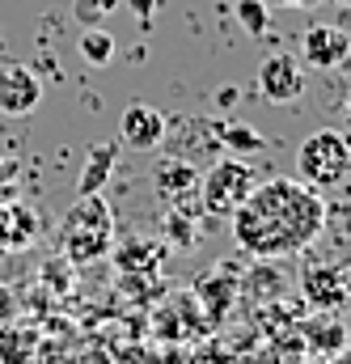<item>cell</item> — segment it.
Returning <instances> with one entry per match:
<instances>
[{
  "instance_id": "1",
  "label": "cell",
  "mask_w": 351,
  "mask_h": 364,
  "mask_svg": "<svg viewBox=\"0 0 351 364\" xmlns=\"http://www.w3.org/2000/svg\"><path fill=\"white\" fill-rule=\"evenodd\" d=\"M326 225V203L318 186L301 178H275L250 191L233 212V237L250 259H288L301 255Z\"/></svg>"
},
{
  "instance_id": "2",
  "label": "cell",
  "mask_w": 351,
  "mask_h": 364,
  "mask_svg": "<svg viewBox=\"0 0 351 364\" xmlns=\"http://www.w3.org/2000/svg\"><path fill=\"white\" fill-rule=\"evenodd\" d=\"M259 186L254 178V170L246 166V161H237V157H220V161H212V170L207 174H199V203H203V212H212V216H233L246 199H250V191Z\"/></svg>"
},
{
  "instance_id": "3",
  "label": "cell",
  "mask_w": 351,
  "mask_h": 364,
  "mask_svg": "<svg viewBox=\"0 0 351 364\" xmlns=\"http://www.w3.org/2000/svg\"><path fill=\"white\" fill-rule=\"evenodd\" d=\"M347 170H351V144L339 132H330V127L326 132H313L301 144V153H296V174H301V182H309L318 191L343 182Z\"/></svg>"
},
{
  "instance_id": "4",
  "label": "cell",
  "mask_w": 351,
  "mask_h": 364,
  "mask_svg": "<svg viewBox=\"0 0 351 364\" xmlns=\"http://www.w3.org/2000/svg\"><path fill=\"white\" fill-rule=\"evenodd\" d=\"M259 93L266 102L284 106V102H296L305 93V68L296 55H266L259 64Z\"/></svg>"
},
{
  "instance_id": "5",
  "label": "cell",
  "mask_w": 351,
  "mask_h": 364,
  "mask_svg": "<svg viewBox=\"0 0 351 364\" xmlns=\"http://www.w3.org/2000/svg\"><path fill=\"white\" fill-rule=\"evenodd\" d=\"M166 127H170V119H166L157 106H148V102H131V106L123 110V119H119V136H123V144L136 149V153L157 149V144L166 140Z\"/></svg>"
},
{
  "instance_id": "6",
  "label": "cell",
  "mask_w": 351,
  "mask_h": 364,
  "mask_svg": "<svg viewBox=\"0 0 351 364\" xmlns=\"http://www.w3.org/2000/svg\"><path fill=\"white\" fill-rule=\"evenodd\" d=\"M43 102V81L26 64H4L0 68V114L21 119Z\"/></svg>"
},
{
  "instance_id": "7",
  "label": "cell",
  "mask_w": 351,
  "mask_h": 364,
  "mask_svg": "<svg viewBox=\"0 0 351 364\" xmlns=\"http://www.w3.org/2000/svg\"><path fill=\"white\" fill-rule=\"evenodd\" d=\"M301 55L313 68H339L351 55V34L339 26H309L301 38Z\"/></svg>"
},
{
  "instance_id": "8",
  "label": "cell",
  "mask_w": 351,
  "mask_h": 364,
  "mask_svg": "<svg viewBox=\"0 0 351 364\" xmlns=\"http://www.w3.org/2000/svg\"><path fill=\"white\" fill-rule=\"evenodd\" d=\"M153 186H157V195H161L170 208H178L182 199H190V195L199 191V170H195V161L170 153V157H161V161L153 166Z\"/></svg>"
},
{
  "instance_id": "9",
  "label": "cell",
  "mask_w": 351,
  "mask_h": 364,
  "mask_svg": "<svg viewBox=\"0 0 351 364\" xmlns=\"http://www.w3.org/2000/svg\"><path fill=\"white\" fill-rule=\"evenodd\" d=\"M110 229H89V225H64V259L89 267V263H102L110 259Z\"/></svg>"
},
{
  "instance_id": "10",
  "label": "cell",
  "mask_w": 351,
  "mask_h": 364,
  "mask_svg": "<svg viewBox=\"0 0 351 364\" xmlns=\"http://www.w3.org/2000/svg\"><path fill=\"white\" fill-rule=\"evenodd\" d=\"M110 259H114V272L119 275H157L161 272V246L144 242V237H127L119 246H110Z\"/></svg>"
},
{
  "instance_id": "11",
  "label": "cell",
  "mask_w": 351,
  "mask_h": 364,
  "mask_svg": "<svg viewBox=\"0 0 351 364\" xmlns=\"http://www.w3.org/2000/svg\"><path fill=\"white\" fill-rule=\"evenodd\" d=\"M38 237V216L26 203H4L0 208V250H26Z\"/></svg>"
},
{
  "instance_id": "12",
  "label": "cell",
  "mask_w": 351,
  "mask_h": 364,
  "mask_svg": "<svg viewBox=\"0 0 351 364\" xmlns=\"http://www.w3.org/2000/svg\"><path fill=\"white\" fill-rule=\"evenodd\" d=\"M114 161H119L114 140H97L89 149V161H85V170H81V178H77V195H97L110 182V174H114Z\"/></svg>"
},
{
  "instance_id": "13",
  "label": "cell",
  "mask_w": 351,
  "mask_h": 364,
  "mask_svg": "<svg viewBox=\"0 0 351 364\" xmlns=\"http://www.w3.org/2000/svg\"><path fill=\"white\" fill-rule=\"evenodd\" d=\"M305 296L318 305V309H339L343 296H347V284L335 267H309L305 272Z\"/></svg>"
},
{
  "instance_id": "14",
  "label": "cell",
  "mask_w": 351,
  "mask_h": 364,
  "mask_svg": "<svg viewBox=\"0 0 351 364\" xmlns=\"http://www.w3.org/2000/svg\"><path fill=\"white\" fill-rule=\"evenodd\" d=\"M212 127H216L220 149H225V153H233V157H246V153L266 149L263 132H259V127H250V123H242V119H220V123H212Z\"/></svg>"
},
{
  "instance_id": "15",
  "label": "cell",
  "mask_w": 351,
  "mask_h": 364,
  "mask_svg": "<svg viewBox=\"0 0 351 364\" xmlns=\"http://www.w3.org/2000/svg\"><path fill=\"white\" fill-rule=\"evenodd\" d=\"M174 136H178L174 153H178V157H186V161H195V157H203V153H216V149H220L216 127H212V123H203V119H186V123H182V132H174Z\"/></svg>"
},
{
  "instance_id": "16",
  "label": "cell",
  "mask_w": 351,
  "mask_h": 364,
  "mask_svg": "<svg viewBox=\"0 0 351 364\" xmlns=\"http://www.w3.org/2000/svg\"><path fill=\"white\" fill-rule=\"evenodd\" d=\"M77 51H81V60H85V64H93V68H106V64L114 60V34H110L106 26H85V30H81Z\"/></svg>"
},
{
  "instance_id": "17",
  "label": "cell",
  "mask_w": 351,
  "mask_h": 364,
  "mask_svg": "<svg viewBox=\"0 0 351 364\" xmlns=\"http://www.w3.org/2000/svg\"><path fill=\"white\" fill-rule=\"evenodd\" d=\"M110 208H106V199H102V191L97 195H77V203L68 208V216H64V225H89V229H110Z\"/></svg>"
},
{
  "instance_id": "18",
  "label": "cell",
  "mask_w": 351,
  "mask_h": 364,
  "mask_svg": "<svg viewBox=\"0 0 351 364\" xmlns=\"http://www.w3.org/2000/svg\"><path fill=\"white\" fill-rule=\"evenodd\" d=\"M34 348V335L21 326H4L0 322V364H26Z\"/></svg>"
},
{
  "instance_id": "19",
  "label": "cell",
  "mask_w": 351,
  "mask_h": 364,
  "mask_svg": "<svg viewBox=\"0 0 351 364\" xmlns=\"http://www.w3.org/2000/svg\"><path fill=\"white\" fill-rule=\"evenodd\" d=\"M309 343L318 348V352H343L347 348V331L343 326H335V322H309Z\"/></svg>"
},
{
  "instance_id": "20",
  "label": "cell",
  "mask_w": 351,
  "mask_h": 364,
  "mask_svg": "<svg viewBox=\"0 0 351 364\" xmlns=\"http://www.w3.org/2000/svg\"><path fill=\"white\" fill-rule=\"evenodd\" d=\"M119 4H123V0H72V13H77V21H85V26H106Z\"/></svg>"
},
{
  "instance_id": "21",
  "label": "cell",
  "mask_w": 351,
  "mask_h": 364,
  "mask_svg": "<svg viewBox=\"0 0 351 364\" xmlns=\"http://www.w3.org/2000/svg\"><path fill=\"white\" fill-rule=\"evenodd\" d=\"M233 17H237V26L246 34H263L266 30V0H237Z\"/></svg>"
},
{
  "instance_id": "22",
  "label": "cell",
  "mask_w": 351,
  "mask_h": 364,
  "mask_svg": "<svg viewBox=\"0 0 351 364\" xmlns=\"http://www.w3.org/2000/svg\"><path fill=\"white\" fill-rule=\"evenodd\" d=\"M166 237H170V242H182V246H190V242H195V229H190V220H186L178 208L166 216Z\"/></svg>"
},
{
  "instance_id": "23",
  "label": "cell",
  "mask_w": 351,
  "mask_h": 364,
  "mask_svg": "<svg viewBox=\"0 0 351 364\" xmlns=\"http://www.w3.org/2000/svg\"><path fill=\"white\" fill-rule=\"evenodd\" d=\"M13 314H17V296L9 284H0V322H13Z\"/></svg>"
},
{
  "instance_id": "24",
  "label": "cell",
  "mask_w": 351,
  "mask_h": 364,
  "mask_svg": "<svg viewBox=\"0 0 351 364\" xmlns=\"http://www.w3.org/2000/svg\"><path fill=\"white\" fill-rule=\"evenodd\" d=\"M123 4H127V9H131L140 21H148V17L157 13V0H123Z\"/></svg>"
},
{
  "instance_id": "25",
  "label": "cell",
  "mask_w": 351,
  "mask_h": 364,
  "mask_svg": "<svg viewBox=\"0 0 351 364\" xmlns=\"http://www.w3.org/2000/svg\"><path fill=\"white\" fill-rule=\"evenodd\" d=\"M237 97H242V93L233 90V85H225V90H220V106H237Z\"/></svg>"
},
{
  "instance_id": "26",
  "label": "cell",
  "mask_w": 351,
  "mask_h": 364,
  "mask_svg": "<svg viewBox=\"0 0 351 364\" xmlns=\"http://www.w3.org/2000/svg\"><path fill=\"white\" fill-rule=\"evenodd\" d=\"M13 174H17V166H13V161H0V182H9Z\"/></svg>"
},
{
  "instance_id": "27",
  "label": "cell",
  "mask_w": 351,
  "mask_h": 364,
  "mask_svg": "<svg viewBox=\"0 0 351 364\" xmlns=\"http://www.w3.org/2000/svg\"><path fill=\"white\" fill-rule=\"evenodd\" d=\"M284 4H296V9H313L318 0H284Z\"/></svg>"
},
{
  "instance_id": "28",
  "label": "cell",
  "mask_w": 351,
  "mask_h": 364,
  "mask_svg": "<svg viewBox=\"0 0 351 364\" xmlns=\"http://www.w3.org/2000/svg\"><path fill=\"white\" fill-rule=\"evenodd\" d=\"M347 123H351V85H347Z\"/></svg>"
},
{
  "instance_id": "29",
  "label": "cell",
  "mask_w": 351,
  "mask_h": 364,
  "mask_svg": "<svg viewBox=\"0 0 351 364\" xmlns=\"http://www.w3.org/2000/svg\"><path fill=\"white\" fill-rule=\"evenodd\" d=\"M330 4H343V9H351V0H330Z\"/></svg>"
}]
</instances>
